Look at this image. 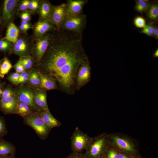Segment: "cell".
<instances>
[{
  "instance_id": "1",
  "label": "cell",
  "mask_w": 158,
  "mask_h": 158,
  "mask_svg": "<svg viewBox=\"0 0 158 158\" xmlns=\"http://www.w3.org/2000/svg\"><path fill=\"white\" fill-rule=\"evenodd\" d=\"M49 35L47 51L35 68L54 78L63 90L70 93L79 68L88 59L82 37L61 30L50 32Z\"/></svg>"
},
{
  "instance_id": "2",
  "label": "cell",
  "mask_w": 158,
  "mask_h": 158,
  "mask_svg": "<svg viewBox=\"0 0 158 158\" xmlns=\"http://www.w3.org/2000/svg\"><path fill=\"white\" fill-rule=\"evenodd\" d=\"M20 0H4L0 5V35L13 21L19 12L17 5Z\"/></svg>"
},
{
  "instance_id": "3",
  "label": "cell",
  "mask_w": 158,
  "mask_h": 158,
  "mask_svg": "<svg viewBox=\"0 0 158 158\" xmlns=\"http://www.w3.org/2000/svg\"><path fill=\"white\" fill-rule=\"evenodd\" d=\"M87 23V16L83 13L76 15H66L59 30L73 32L82 37Z\"/></svg>"
},
{
  "instance_id": "4",
  "label": "cell",
  "mask_w": 158,
  "mask_h": 158,
  "mask_svg": "<svg viewBox=\"0 0 158 158\" xmlns=\"http://www.w3.org/2000/svg\"><path fill=\"white\" fill-rule=\"evenodd\" d=\"M23 118L24 124L32 128L41 139L47 138L51 130L44 122L40 112H33Z\"/></svg>"
},
{
  "instance_id": "5",
  "label": "cell",
  "mask_w": 158,
  "mask_h": 158,
  "mask_svg": "<svg viewBox=\"0 0 158 158\" xmlns=\"http://www.w3.org/2000/svg\"><path fill=\"white\" fill-rule=\"evenodd\" d=\"M35 42L32 36L20 33L16 41L12 43L11 54H16L20 58L31 56Z\"/></svg>"
},
{
  "instance_id": "6",
  "label": "cell",
  "mask_w": 158,
  "mask_h": 158,
  "mask_svg": "<svg viewBox=\"0 0 158 158\" xmlns=\"http://www.w3.org/2000/svg\"><path fill=\"white\" fill-rule=\"evenodd\" d=\"M91 138L76 127L71 138V147L73 152L81 153L88 147Z\"/></svg>"
},
{
  "instance_id": "7",
  "label": "cell",
  "mask_w": 158,
  "mask_h": 158,
  "mask_svg": "<svg viewBox=\"0 0 158 158\" xmlns=\"http://www.w3.org/2000/svg\"><path fill=\"white\" fill-rule=\"evenodd\" d=\"M15 90L19 101L28 104L34 112H40L35 102L34 89L24 84L18 85Z\"/></svg>"
},
{
  "instance_id": "8",
  "label": "cell",
  "mask_w": 158,
  "mask_h": 158,
  "mask_svg": "<svg viewBox=\"0 0 158 158\" xmlns=\"http://www.w3.org/2000/svg\"><path fill=\"white\" fill-rule=\"evenodd\" d=\"M105 140L103 137L93 140L90 142L84 153L86 158H100L105 154Z\"/></svg>"
},
{
  "instance_id": "9",
  "label": "cell",
  "mask_w": 158,
  "mask_h": 158,
  "mask_svg": "<svg viewBox=\"0 0 158 158\" xmlns=\"http://www.w3.org/2000/svg\"><path fill=\"white\" fill-rule=\"evenodd\" d=\"M32 29V36L35 42L48 33L57 30L56 26L49 21L40 19L33 25Z\"/></svg>"
},
{
  "instance_id": "10",
  "label": "cell",
  "mask_w": 158,
  "mask_h": 158,
  "mask_svg": "<svg viewBox=\"0 0 158 158\" xmlns=\"http://www.w3.org/2000/svg\"><path fill=\"white\" fill-rule=\"evenodd\" d=\"M49 32L35 42L31 56L34 60L35 65L40 61L45 54L49 44Z\"/></svg>"
},
{
  "instance_id": "11",
  "label": "cell",
  "mask_w": 158,
  "mask_h": 158,
  "mask_svg": "<svg viewBox=\"0 0 158 158\" xmlns=\"http://www.w3.org/2000/svg\"><path fill=\"white\" fill-rule=\"evenodd\" d=\"M66 15L65 3L56 6L53 5L48 20L54 24L59 30Z\"/></svg>"
},
{
  "instance_id": "12",
  "label": "cell",
  "mask_w": 158,
  "mask_h": 158,
  "mask_svg": "<svg viewBox=\"0 0 158 158\" xmlns=\"http://www.w3.org/2000/svg\"><path fill=\"white\" fill-rule=\"evenodd\" d=\"M19 101L16 95L0 99V110L5 115L15 114Z\"/></svg>"
},
{
  "instance_id": "13",
  "label": "cell",
  "mask_w": 158,
  "mask_h": 158,
  "mask_svg": "<svg viewBox=\"0 0 158 158\" xmlns=\"http://www.w3.org/2000/svg\"><path fill=\"white\" fill-rule=\"evenodd\" d=\"M90 67L88 59L83 62L80 66L76 76L77 85L82 86L89 80L90 77Z\"/></svg>"
},
{
  "instance_id": "14",
  "label": "cell",
  "mask_w": 158,
  "mask_h": 158,
  "mask_svg": "<svg viewBox=\"0 0 158 158\" xmlns=\"http://www.w3.org/2000/svg\"><path fill=\"white\" fill-rule=\"evenodd\" d=\"M87 0H67L66 4V15H76L83 13V8Z\"/></svg>"
},
{
  "instance_id": "15",
  "label": "cell",
  "mask_w": 158,
  "mask_h": 158,
  "mask_svg": "<svg viewBox=\"0 0 158 158\" xmlns=\"http://www.w3.org/2000/svg\"><path fill=\"white\" fill-rule=\"evenodd\" d=\"M35 103L40 111L49 109L47 102L46 90L41 88L34 89Z\"/></svg>"
},
{
  "instance_id": "16",
  "label": "cell",
  "mask_w": 158,
  "mask_h": 158,
  "mask_svg": "<svg viewBox=\"0 0 158 158\" xmlns=\"http://www.w3.org/2000/svg\"><path fill=\"white\" fill-rule=\"evenodd\" d=\"M39 73L41 89L46 90L58 89L56 81L54 78L39 72Z\"/></svg>"
},
{
  "instance_id": "17",
  "label": "cell",
  "mask_w": 158,
  "mask_h": 158,
  "mask_svg": "<svg viewBox=\"0 0 158 158\" xmlns=\"http://www.w3.org/2000/svg\"><path fill=\"white\" fill-rule=\"evenodd\" d=\"M40 112L44 122L50 129L61 126V123L53 116L49 109L42 110Z\"/></svg>"
},
{
  "instance_id": "18",
  "label": "cell",
  "mask_w": 158,
  "mask_h": 158,
  "mask_svg": "<svg viewBox=\"0 0 158 158\" xmlns=\"http://www.w3.org/2000/svg\"><path fill=\"white\" fill-rule=\"evenodd\" d=\"M53 5L48 0H40V3L37 14L39 19L48 20Z\"/></svg>"
},
{
  "instance_id": "19",
  "label": "cell",
  "mask_w": 158,
  "mask_h": 158,
  "mask_svg": "<svg viewBox=\"0 0 158 158\" xmlns=\"http://www.w3.org/2000/svg\"><path fill=\"white\" fill-rule=\"evenodd\" d=\"M20 34L18 28L13 23H12L7 27L6 35L3 37L13 43L17 40Z\"/></svg>"
},
{
  "instance_id": "20",
  "label": "cell",
  "mask_w": 158,
  "mask_h": 158,
  "mask_svg": "<svg viewBox=\"0 0 158 158\" xmlns=\"http://www.w3.org/2000/svg\"><path fill=\"white\" fill-rule=\"evenodd\" d=\"M16 149L15 146L11 142L0 138V157L9 154H15Z\"/></svg>"
},
{
  "instance_id": "21",
  "label": "cell",
  "mask_w": 158,
  "mask_h": 158,
  "mask_svg": "<svg viewBox=\"0 0 158 158\" xmlns=\"http://www.w3.org/2000/svg\"><path fill=\"white\" fill-rule=\"evenodd\" d=\"M25 84L34 90L41 88L39 72L35 68L32 71L28 81Z\"/></svg>"
},
{
  "instance_id": "22",
  "label": "cell",
  "mask_w": 158,
  "mask_h": 158,
  "mask_svg": "<svg viewBox=\"0 0 158 158\" xmlns=\"http://www.w3.org/2000/svg\"><path fill=\"white\" fill-rule=\"evenodd\" d=\"M34 112L28 104L19 101L16 109L15 114L23 118Z\"/></svg>"
},
{
  "instance_id": "23",
  "label": "cell",
  "mask_w": 158,
  "mask_h": 158,
  "mask_svg": "<svg viewBox=\"0 0 158 158\" xmlns=\"http://www.w3.org/2000/svg\"><path fill=\"white\" fill-rule=\"evenodd\" d=\"M12 68L13 66L10 61L7 57H4L0 65V78H3Z\"/></svg>"
},
{
  "instance_id": "24",
  "label": "cell",
  "mask_w": 158,
  "mask_h": 158,
  "mask_svg": "<svg viewBox=\"0 0 158 158\" xmlns=\"http://www.w3.org/2000/svg\"><path fill=\"white\" fill-rule=\"evenodd\" d=\"M113 139L121 149L130 153L134 152V150L132 146L126 140L118 137H114Z\"/></svg>"
},
{
  "instance_id": "25",
  "label": "cell",
  "mask_w": 158,
  "mask_h": 158,
  "mask_svg": "<svg viewBox=\"0 0 158 158\" xmlns=\"http://www.w3.org/2000/svg\"><path fill=\"white\" fill-rule=\"evenodd\" d=\"M12 43L4 37L0 39V52L4 54H11Z\"/></svg>"
},
{
  "instance_id": "26",
  "label": "cell",
  "mask_w": 158,
  "mask_h": 158,
  "mask_svg": "<svg viewBox=\"0 0 158 158\" xmlns=\"http://www.w3.org/2000/svg\"><path fill=\"white\" fill-rule=\"evenodd\" d=\"M146 15L148 18L153 21L158 19V5L157 4L150 5L146 11Z\"/></svg>"
},
{
  "instance_id": "27",
  "label": "cell",
  "mask_w": 158,
  "mask_h": 158,
  "mask_svg": "<svg viewBox=\"0 0 158 158\" xmlns=\"http://www.w3.org/2000/svg\"><path fill=\"white\" fill-rule=\"evenodd\" d=\"M25 70H32L35 68V63L31 56L20 58Z\"/></svg>"
},
{
  "instance_id": "28",
  "label": "cell",
  "mask_w": 158,
  "mask_h": 158,
  "mask_svg": "<svg viewBox=\"0 0 158 158\" xmlns=\"http://www.w3.org/2000/svg\"><path fill=\"white\" fill-rule=\"evenodd\" d=\"M150 6L149 1L146 0H138L136 1L135 6V10L142 13L146 12Z\"/></svg>"
},
{
  "instance_id": "29",
  "label": "cell",
  "mask_w": 158,
  "mask_h": 158,
  "mask_svg": "<svg viewBox=\"0 0 158 158\" xmlns=\"http://www.w3.org/2000/svg\"><path fill=\"white\" fill-rule=\"evenodd\" d=\"M40 0H29L28 11L34 15L37 13L39 9Z\"/></svg>"
},
{
  "instance_id": "30",
  "label": "cell",
  "mask_w": 158,
  "mask_h": 158,
  "mask_svg": "<svg viewBox=\"0 0 158 158\" xmlns=\"http://www.w3.org/2000/svg\"><path fill=\"white\" fill-rule=\"evenodd\" d=\"M15 95V89L11 85L8 84L3 89L0 98L3 99Z\"/></svg>"
},
{
  "instance_id": "31",
  "label": "cell",
  "mask_w": 158,
  "mask_h": 158,
  "mask_svg": "<svg viewBox=\"0 0 158 158\" xmlns=\"http://www.w3.org/2000/svg\"><path fill=\"white\" fill-rule=\"evenodd\" d=\"M8 132L5 118L0 116V138H3Z\"/></svg>"
},
{
  "instance_id": "32",
  "label": "cell",
  "mask_w": 158,
  "mask_h": 158,
  "mask_svg": "<svg viewBox=\"0 0 158 158\" xmlns=\"http://www.w3.org/2000/svg\"><path fill=\"white\" fill-rule=\"evenodd\" d=\"M29 0H20L17 5L19 13L28 11Z\"/></svg>"
},
{
  "instance_id": "33",
  "label": "cell",
  "mask_w": 158,
  "mask_h": 158,
  "mask_svg": "<svg viewBox=\"0 0 158 158\" xmlns=\"http://www.w3.org/2000/svg\"><path fill=\"white\" fill-rule=\"evenodd\" d=\"M20 78V73L16 72L10 73L7 77V79L12 84L18 85Z\"/></svg>"
},
{
  "instance_id": "34",
  "label": "cell",
  "mask_w": 158,
  "mask_h": 158,
  "mask_svg": "<svg viewBox=\"0 0 158 158\" xmlns=\"http://www.w3.org/2000/svg\"><path fill=\"white\" fill-rule=\"evenodd\" d=\"M32 14L29 11H26L19 13L18 16L20 18L21 21L23 22H30L31 20Z\"/></svg>"
},
{
  "instance_id": "35",
  "label": "cell",
  "mask_w": 158,
  "mask_h": 158,
  "mask_svg": "<svg viewBox=\"0 0 158 158\" xmlns=\"http://www.w3.org/2000/svg\"><path fill=\"white\" fill-rule=\"evenodd\" d=\"M134 23L136 27L139 28H143L146 25L145 20L140 16H137L134 19Z\"/></svg>"
},
{
  "instance_id": "36",
  "label": "cell",
  "mask_w": 158,
  "mask_h": 158,
  "mask_svg": "<svg viewBox=\"0 0 158 158\" xmlns=\"http://www.w3.org/2000/svg\"><path fill=\"white\" fill-rule=\"evenodd\" d=\"M155 26L152 24H148L143 28L141 32L147 35L151 36H152Z\"/></svg>"
},
{
  "instance_id": "37",
  "label": "cell",
  "mask_w": 158,
  "mask_h": 158,
  "mask_svg": "<svg viewBox=\"0 0 158 158\" xmlns=\"http://www.w3.org/2000/svg\"><path fill=\"white\" fill-rule=\"evenodd\" d=\"M13 68L16 72L19 73L22 72L25 70L21 60L20 59L14 65Z\"/></svg>"
},
{
  "instance_id": "38",
  "label": "cell",
  "mask_w": 158,
  "mask_h": 158,
  "mask_svg": "<svg viewBox=\"0 0 158 158\" xmlns=\"http://www.w3.org/2000/svg\"><path fill=\"white\" fill-rule=\"evenodd\" d=\"M32 70L29 71L28 73L24 76L22 78H19L18 85H19L25 84L26 83L30 77Z\"/></svg>"
},
{
  "instance_id": "39",
  "label": "cell",
  "mask_w": 158,
  "mask_h": 158,
  "mask_svg": "<svg viewBox=\"0 0 158 158\" xmlns=\"http://www.w3.org/2000/svg\"><path fill=\"white\" fill-rule=\"evenodd\" d=\"M118 154L116 151L110 150L104 155L106 158H118Z\"/></svg>"
},
{
  "instance_id": "40",
  "label": "cell",
  "mask_w": 158,
  "mask_h": 158,
  "mask_svg": "<svg viewBox=\"0 0 158 158\" xmlns=\"http://www.w3.org/2000/svg\"><path fill=\"white\" fill-rule=\"evenodd\" d=\"M66 158H86L84 154L72 152Z\"/></svg>"
},
{
  "instance_id": "41",
  "label": "cell",
  "mask_w": 158,
  "mask_h": 158,
  "mask_svg": "<svg viewBox=\"0 0 158 158\" xmlns=\"http://www.w3.org/2000/svg\"><path fill=\"white\" fill-rule=\"evenodd\" d=\"M20 24L25 27L28 30L30 29H32L33 27V25L30 22H26L21 21Z\"/></svg>"
},
{
  "instance_id": "42",
  "label": "cell",
  "mask_w": 158,
  "mask_h": 158,
  "mask_svg": "<svg viewBox=\"0 0 158 158\" xmlns=\"http://www.w3.org/2000/svg\"><path fill=\"white\" fill-rule=\"evenodd\" d=\"M154 38L156 39H158V28L157 26H155V29L154 30L153 36Z\"/></svg>"
},
{
  "instance_id": "43",
  "label": "cell",
  "mask_w": 158,
  "mask_h": 158,
  "mask_svg": "<svg viewBox=\"0 0 158 158\" xmlns=\"http://www.w3.org/2000/svg\"><path fill=\"white\" fill-rule=\"evenodd\" d=\"M6 83L5 81H0V97L1 94L3 90L5 87Z\"/></svg>"
},
{
  "instance_id": "44",
  "label": "cell",
  "mask_w": 158,
  "mask_h": 158,
  "mask_svg": "<svg viewBox=\"0 0 158 158\" xmlns=\"http://www.w3.org/2000/svg\"><path fill=\"white\" fill-rule=\"evenodd\" d=\"M0 158H15V154H8L1 157Z\"/></svg>"
},
{
  "instance_id": "45",
  "label": "cell",
  "mask_w": 158,
  "mask_h": 158,
  "mask_svg": "<svg viewBox=\"0 0 158 158\" xmlns=\"http://www.w3.org/2000/svg\"><path fill=\"white\" fill-rule=\"evenodd\" d=\"M118 158H130L129 157L124 154L120 153L118 155Z\"/></svg>"
},
{
  "instance_id": "46",
  "label": "cell",
  "mask_w": 158,
  "mask_h": 158,
  "mask_svg": "<svg viewBox=\"0 0 158 158\" xmlns=\"http://www.w3.org/2000/svg\"><path fill=\"white\" fill-rule=\"evenodd\" d=\"M153 56L155 58H158V49H157L155 52L153 54Z\"/></svg>"
},
{
  "instance_id": "47",
  "label": "cell",
  "mask_w": 158,
  "mask_h": 158,
  "mask_svg": "<svg viewBox=\"0 0 158 158\" xmlns=\"http://www.w3.org/2000/svg\"><path fill=\"white\" fill-rule=\"evenodd\" d=\"M3 60V59H0V64H1V63L2 62ZM1 81V79L0 78V81Z\"/></svg>"
},
{
  "instance_id": "48",
  "label": "cell",
  "mask_w": 158,
  "mask_h": 158,
  "mask_svg": "<svg viewBox=\"0 0 158 158\" xmlns=\"http://www.w3.org/2000/svg\"><path fill=\"white\" fill-rule=\"evenodd\" d=\"M100 158H106L104 156V155L102 156V157H101Z\"/></svg>"
},
{
  "instance_id": "49",
  "label": "cell",
  "mask_w": 158,
  "mask_h": 158,
  "mask_svg": "<svg viewBox=\"0 0 158 158\" xmlns=\"http://www.w3.org/2000/svg\"></svg>"
}]
</instances>
